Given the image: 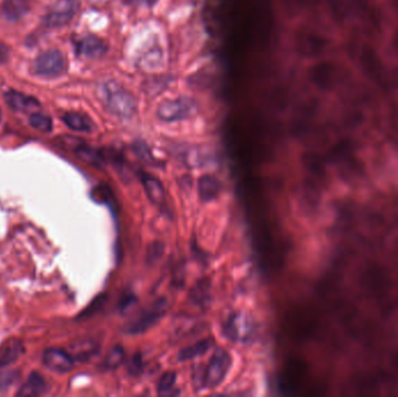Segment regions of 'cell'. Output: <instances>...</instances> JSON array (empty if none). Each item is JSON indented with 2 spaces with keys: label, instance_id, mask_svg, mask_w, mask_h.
<instances>
[{
  "label": "cell",
  "instance_id": "33",
  "mask_svg": "<svg viewBox=\"0 0 398 397\" xmlns=\"http://www.w3.org/2000/svg\"><path fill=\"white\" fill-rule=\"evenodd\" d=\"M10 56V50L8 47L0 41V63H5Z\"/></svg>",
  "mask_w": 398,
  "mask_h": 397
},
{
  "label": "cell",
  "instance_id": "19",
  "mask_svg": "<svg viewBox=\"0 0 398 397\" xmlns=\"http://www.w3.org/2000/svg\"><path fill=\"white\" fill-rule=\"evenodd\" d=\"M212 345H214L212 339H203V341H197L195 344L183 348L178 355V360L180 361H188V360H192L197 357L205 355L207 351H210Z\"/></svg>",
  "mask_w": 398,
  "mask_h": 397
},
{
  "label": "cell",
  "instance_id": "30",
  "mask_svg": "<svg viewBox=\"0 0 398 397\" xmlns=\"http://www.w3.org/2000/svg\"><path fill=\"white\" fill-rule=\"evenodd\" d=\"M134 148H136V154H138V155L140 156V157H141V159H143V161H146V162H150V164H152V162H153V157H152V155H150V149H148V147H147L146 145H145V143H143V142H140V143H136V147H134Z\"/></svg>",
  "mask_w": 398,
  "mask_h": 397
},
{
  "label": "cell",
  "instance_id": "6",
  "mask_svg": "<svg viewBox=\"0 0 398 397\" xmlns=\"http://www.w3.org/2000/svg\"><path fill=\"white\" fill-rule=\"evenodd\" d=\"M67 68L65 59L60 50L49 49L40 54L33 63V71L43 77H57L63 74Z\"/></svg>",
  "mask_w": 398,
  "mask_h": 397
},
{
  "label": "cell",
  "instance_id": "14",
  "mask_svg": "<svg viewBox=\"0 0 398 397\" xmlns=\"http://www.w3.org/2000/svg\"><path fill=\"white\" fill-rule=\"evenodd\" d=\"M335 69L328 63L317 64L310 71V78L320 88H330L333 83Z\"/></svg>",
  "mask_w": 398,
  "mask_h": 397
},
{
  "label": "cell",
  "instance_id": "20",
  "mask_svg": "<svg viewBox=\"0 0 398 397\" xmlns=\"http://www.w3.org/2000/svg\"><path fill=\"white\" fill-rule=\"evenodd\" d=\"M98 345L93 341H83L72 345V358L79 361H86L89 359L93 358V355L98 352Z\"/></svg>",
  "mask_w": 398,
  "mask_h": 397
},
{
  "label": "cell",
  "instance_id": "7",
  "mask_svg": "<svg viewBox=\"0 0 398 397\" xmlns=\"http://www.w3.org/2000/svg\"><path fill=\"white\" fill-rule=\"evenodd\" d=\"M81 8L79 0H57L45 18L47 27L58 29L74 20Z\"/></svg>",
  "mask_w": 398,
  "mask_h": 397
},
{
  "label": "cell",
  "instance_id": "35",
  "mask_svg": "<svg viewBox=\"0 0 398 397\" xmlns=\"http://www.w3.org/2000/svg\"><path fill=\"white\" fill-rule=\"evenodd\" d=\"M0 117H1V114H0Z\"/></svg>",
  "mask_w": 398,
  "mask_h": 397
},
{
  "label": "cell",
  "instance_id": "8",
  "mask_svg": "<svg viewBox=\"0 0 398 397\" xmlns=\"http://www.w3.org/2000/svg\"><path fill=\"white\" fill-rule=\"evenodd\" d=\"M76 53L79 56L97 60L107 53V43L96 36H79L74 41Z\"/></svg>",
  "mask_w": 398,
  "mask_h": 397
},
{
  "label": "cell",
  "instance_id": "10",
  "mask_svg": "<svg viewBox=\"0 0 398 397\" xmlns=\"http://www.w3.org/2000/svg\"><path fill=\"white\" fill-rule=\"evenodd\" d=\"M31 0H4L1 11L8 22H18L31 10Z\"/></svg>",
  "mask_w": 398,
  "mask_h": 397
},
{
  "label": "cell",
  "instance_id": "18",
  "mask_svg": "<svg viewBox=\"0 0 398 397\" xmlns=\"http://www.w3.org/2000/svg\"><path fill=\"white\" fill-rule=\"evenodd\" d=\"M24 352L25 348L20 341H10L0 352V368H5L15 364L24 355Z\"/></svg>",
  "mask_w": 398,
  "mask_h": 397
},
{
  "label": "cell",
  "instance_id": "12",
  "mask_svg": "<svg viewBox=\"0 0 398 397\" xmlns=\"http://www.w3.org/2000/svg\"><path fill=\"white\" fill-rule=\"evenodd\" d=\"M5 100L8 107L15 111H31L40 107L39 102L32 96H27L25 93H19L15 90H10L5 93Z\"/></svg>",
  "mask_w": 398,
  "mask_h": 397
},
{
  "label": "cell",
  "instance_id": "9",
  "mask_svg": "<svg viewBox=\"0 0 398 397\" xmlns=\"http://www.w3.org/2000/svg\"><path fill=\"white\" fill-rule=\"evenodd\" d=\"M42 360L47 368L57 373L70 372L75 364L72 355L61 348H48L43 353Z\"/></svg>",
  "mask_w": 398,
  "mask_h": 397
},
{
  "label": "cell",
  "instance_id": "28",
  "mask_svg": "<svg viewBox=\"0 0 398 397\" xmlns=\"http://www.w3.org/2000/svg\"><path fill=\"white\" fill-rule=\"evenodd\" d=\"M110 190L105 185H100L93 189V198L98 203H109L110 199Z\"/></svg>",
  "mask_w": 398,
  "mask_h": 397
},
{
  "label": "cell",
  "instance_id": "3",
  "mask_svg": "<svg viewBox=\"0 0 398 397\" xmlns=\"http://www.w3.org/2000/svg\"><path fill=\"white\" fill-rule=\"evenodd\" d=\"M167 309V299L164 297L159 298L143 312H140L136 318H133L125 327V332L128 334H140L146 332L166 315Z\"/></svg>",
  "mask_w": 398,
  "mask_h": 397
},
{
  "label": "cell",
  "instance_id": "2",
  "mask_svg": "<svg viewBox=\"0 0 398 397\" xmlns=\"http://www.w3.org/2000/svg\"><path fill=\"white\" fill-rule=\"evenodd\" d=\"M224 332L226 337L238 344H250L255 341L257 327L255 320L247 313H233L225 323Z\"/></svg>",
  "mask_w": 398,
  "mask_h": 397
},
{
  "label": "cell",
  "instance_id": "27",
  "mask_svg": "<svg viewBox=\"0 0 398 397\" xmlns=\"http://www.w3.org/2000/svg\"><path fill=\"white\" fill-rule=\"evenodd\" d=\"M204 281H200L191 293V299L196 303L203 304L204 302L207 299V295H209V286L207 283L203 284Z\"/></svg>",
  "mask_w": 398,
  "mask_h": 397
},
{
  "label": "cell",
  "instance_id": "31",
  "mask_svg": "<svg viewBox=\"0 0 398 397\" xmlns=\"http://www.w3.org/2000/svg\"><path fill=\"white\" fill-rule=\"evenodd\" d=\"M125 4L133 6V8H152L157 0H122Z\"/></svg>",
  "mask_w": 398,
  "mask_h": 397
},
{
  "label": "cell",
  "instance_id": "32",
  "mask_svg": "<svg viewBox=\"0 0 398 397\" xmlns=\"http://www.w3.org/2000/svg\"><path fill=\"white\" fill-rule=\"evenodd\" d=\"M141 367H143V365H141V359L139 358V355L136 357V358L132 359L129 371H131L133 374H136V373L140 372Z\"/></svg>",
  "mask_w": 398,
  "mask_h": 397
},
{
  "label": "cell",
  "instance_id": "4",
  "mask_svg": "<svg viewBox=\"0 0 398 397\" xmlns=\"http://www.w3.org/2000/svg\"><path fill=\"white\" fill-rule=\"evenodd\" d=\"M196 109L195 102L188 97L166 100L157 107V118L164 123H176L191 117Z\"/></svg>",
  "mask_w": 398,
  "mask_h": 397
},
{
  "label": "cell",
  "instance_id": "26",
  "mask_svg": "<svg viewBox=\"0 0 398 397\" xmlns=\"http://www.w3.org/2000/svg\"><path fill=\"white\" fill-rule=\"evenodd\" d=\"M20 376V373L17 371H3L0 372V391L8 389L13 386Z\"/></svg>",
  "mask_w": 398,
  "mask_h": 397
},
{
  "label": "cell",
  "instance_id": "23",
  "mask_svg": "<svg viewBox=\"0 0 398 397\" xmlns=\"http://www.w3.org/2000/svg\"><path fill=\"white\" fill-rule=\"evenodd\" d=\"M29 124L41 132H50L53 128V121L48 116L42 114H33L29 117Z\"/></svg>",
  "mask_w": 398,
  "mask_h": 397
},
{
  "label": "cell",
  "instance_id": "1",
  "mask_svg": "<svg viewBox=\"0 0 398 397\" xmlns=\"http://www.w3.org/2000/svg\"><path fill=\"white\" fill-rule=\"evenodd\" d=\"M100 97L107 111L120 118L131 119L138 109L136 97L117 81H109L100 86Z\"/></svg>",
  "mask_w": 398,
  "mask_h": 397
},
{
  "label": "cell",
  "instance_id": "22",
  "mask_svg": "<svg viewBox=\"0 0 398 397\" xmlns=\"http://www.w3.org/2000/svg\"><path fill=\"white\" fill-rule=\"evenodd\" d=\"M124 348H121V346H114V348L109 352L106 358H105L104 366H105V368L107 369L118 368V367L124 362Z\"/></svg>",
  "mask_w": 398,
  "mask_h": 397
},
{
  "label": "cell",
  "instance_id": "25",
  "mask_svg": "<svg viewBox=\"0 0 398 397\" xmlns=\"http://www.w3.org/2000/svg\"><path fill=\"white\" fill-rule=\"evenodd\" d=\"M164 244L160 242H154L147 249L146 260L148 265H154L164 256Z\"/></svg>",
  "mask_w": 398,
  "mask_h": 397
},
{
  "label": "cell",
  "instance_id": "15",
  "mask_svg": "<svg viewBox=\"0 0 398 397\" xmlns=\"http://www.w3.org/2000/svg\"><path fill=\"white\" fill-rule=\"evenodd\" d=\"M221 192V183L214 176H202L198 181L199 198L203 202H211L217 198Z\"/></svg>",
  "mask_w": 398,
  "mask_h": 397
},
{
  "label": "cell",
  "instance_id": "34",
  "mask_svg": "<svg viewBox=\"0 0 398 397\" xmlns=\"http://www.w3.org/2000/svg\"><path fill=\"white\" fill-rule=\"evenodd\" d=\"M395 45H396V47L398 48V33L397 36H395Z\"/></svg>",
  "mask_w": 398,
  "mask_h": 397
},
{
  "label": "cell",
  "instance_id": "16",
  "mask_svg": "<svg viewBox=\"0 0 398 397\" xmlns=\"http://www.w3.org/2000/svg\"><path fill=\"white\" fill-rule=\"evenodd\" d=\"M143 185L150 202L157 205L164 204L166 201V192H164V185L157 178L145 174L143 176Z\"/></svg>",
  "mask_w": 398,
  "mask_h": 397
},
{
  "label": "cell",
  "instance_id": "17",
  "mask_svg": "<svg viewBox=\"0 0 398 397\" xmlns=\"http://www.w3.org/2000/svg\"><path fill=\"white\" fill-rule=\"evenodd\" d=\"M361 64L366 74L374 79H379L382 75V64L377 54L372 48H365L361 55Z\"/></svg>",
  "mask_w": 398,
  "mask_h": 397
},
{
  "label": "cell",
  "instance_id": "5",
  "mask_svg": "<svg viewBox=\"0 0 398 397\" xmlns=\"http://www.w3.org/2000/svg\"><path fill=\"white\" fill-rule=\"evenodd\" d=\"M232 358L224 348H219L211 357L207 371L204 373L203 384L207 389H214L221 386L228 375V369L231 367Z\"/></svg>",
  "mask_w": 398,
  "mask_h": 397
},
{
  "label": "cell",
  "instance_id": "13",
  "mask_svg": "<svg viewBox=\"0 0 398 397\" xmlns=\"http://www.w3.org/2000/svg\"><path fill=\"white\" fill-rule=\"evenodd\" d=\"M62 120L72 131L90 133V132H93V127H95L93 121L91 120L89 116L79 114V112H68V114H64Z\"/></svg>",
  "mask_w": 398,
  "mask_h": 397
},
{
  "label": "cell",
  "instance_id": "29",
  "mask_svg": "<svg viewBox=\"0 0 398 397\" xmlns=\"http://www.w3.org/2000/svg\"><path fill=\"white\" fill-rule=\"evenodd\" d=\"M106 301V297L104 296V295H100L98 297L95 299V301L91 303L89 308H86V311L82 312V315L81 317H89V316L93 315V313H96L98 310H100L102 306H103L104 303Z\"/></svg>",
  "mask_w": 398,
  "mask_h": 397
},
{
  "label": "cell",
  "instance_id": "21",
  "mask_svg": "<svg viewBox=\"0 0 398 397\" xmlns=\"http://www.w3.org/2000/svg\"><path fill=\"white\" fill-rule=\"evenodd\" d=\"M76 154L81 160L84 161L86 164H91L93 167L102 168L105 164L104 156L102 153L97 149L86 145H79L75 148Z\"/></svg>",
  "mask_w": 398,
  "mask_h": 397
},
{
  "label": "cell",
  "instance_id": "24",
  "mask_svg": "<svg viewBox=\"0 0 398 397\" xmlns=\"http://www.w3.org/2000/svg\"><path fill=\"white\" fill-rule=\"evenodd\" d=\"M176 379H177V377H176V373H164V375L161 376L160 382H159V386H157L159 393H160L161 395L170 394L171 390L174 389L175 384H176Z\"/></svg>",
  "mask_w": 398,
  "mask_h": 397
},
{
  "label": "cell",
  "instance_id": "11",
  "mask_svg": "<svg viewBox=\"0 0 398 397\" xmlns=\"http://www.w3.org/2000/svg\"><path fill=\"white\" fill-rule=\"evenodd\" d=\"M48 389H49V386L46 379L40 373L33 372L17 395L22 397L39 396V395L46 394Z\"/></svg>",
  "mask_w": 398,
  "mask_h": 397
}]
</instances>
